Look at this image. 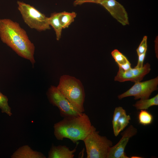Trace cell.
<instances>
[{
  "instance_id": "21",
  "label": "cell",
  "mask_w": 158,
  "mask_h": 158,
  "mask_svg": "<svg viewBox=\"0 0 158 158\" xmlns=\"http://www.w3.org/2000/svg\"><path fill=\"white\" fill-rule=\"evenodd\" d=\"M101 0H75L73 3L74 6L81 5L85 3H93L99 4Z\"/></svg>"
},
{
  "instance_id": "1",
  "label": "cell",
  "mask_w": 158,
  "mask_h": 158,
  "mask_svg": "<svg viewBox=\"0 0 158 158\" xmlns=\"http://www.w3.org/2000/svg\"><path fill=\"white\" fill-rule=\"evenodd\" d=\"M0 38L19 56L28 60L34 65V45L18 23L9 19H0Z\"/></svg>"
},
{
  "instance_id": "9",
  "label": "cell",
  "mask_w": 158,
  "mask_h": 158,
  "mask_svg": "<svg viewBox=\"0 0 158 158\" xmlns=\"http://www.w3.org/2000/svg\"><path fill=\"white\" fill-rule=\"evenodd\" d=\"M137 132V129L130 125L121 133L122 136L119 141L110 148L107 158H129L124 152L125 148L130 138Z\"/></svg>"
},
{
  "instance_id": "18",
  "label": "cell",
  "mask_w": 158,
  "mask_h": 158,
  "mask_svg": "<svg viewBox=\"0 0 158 158\" xmlns=\"http://www.w3.org/2000/svg\"><path fill=\"white\" fill-rule=\"evenodd\" d=\"M111 54L119 67H121L129 62L127 58L117 49L113 50Z\"/></svg>"
},
{
  "instance_id": "3",
  "label": "cell",
  "mask_w": 158,
  "mask_h": 158,
  "mask_svg": "<svg viewBox=\"0 0 158 158\" xmlns=\"http://www.w3.org/2000/svg\"><path fill=\"white\" fill-rule=\"evenodd\" d=\"M56 87L76 108L82 113L84 112L85 95L83 86L80 80L69 75H63L60 77Z\"/></svg>"
},
{
  "instance_id": "4",
  "label": "cell",
  "mask_w": 158,
  "mask_h": 158,
  "mask_svg": "<svg viewBox=\"0 0 158 158\" xmlns=\"http://www.w3.org/2000/svg\"><path fill=\"white\" fill-rule=\"evenodd\" d=\"M96 129L83 139L87 158H107L113 143L106 137L100 135Z\"/></svg>"
},
{
  "instance_id": "7",
  "label": "cell",
  "mask_w": 158,
  "mask_h": 158,
  "mask_svg": "<svg viewBox=\"0 0 158 158\" xmlns=\"http://www.w3.org/2000/svg\"><path fill=\"white\" fill-rule=\"evenodd\" d=\"M158 85V77L143 82H135L128 90L119 95L118 98L121 99L126 97L134 96L135 99H147L153 91L157 90Z\"/></svg>"
},
{
  "instance_id": "14",
  "label": "cell",
  "mask_w": 158,
  "mask_h": 158,
  "mask_svg": "<svg viewBox=\"0 0 158 158\" xmlns=\"http://www.w3.org/2000/svg\"><path fill=\"white\" fill-rule=\"evenodd\" d=\"M60 13H52L49 17V25L54 29L56 35V38L59 41L61 37L63 28L61 24L59 17Z\"/></svg>"
},
{
  "instance_id": "10",
  "label": "cell",
  "mask_w": 158,
  "mask_h": 158,
  "mask_svg": "<svg viewBox=\"0 0 158 158\" xmlns=\"http://www.w3.org/2000/svg\"><path fill=\"white\" fill-rule=\"evenodd\" d=\"M113 17L123 25L129 24L128 15L123 6L115 0H101L99 4Z\"/></svg>"
},
{
  "instance_id": "12",
  "label": "cell",
  "mask_w": 158,
  "mask_h": 158,
  "mask_svg": "<svg viewBox=\"0 0 158 158\" xmlns=\"http://www.w3.org/2000/svg\"><path fill=\"white\" fill-rule=\"evenodd\" d=\"M76 147L72 150L65 145H54L53 144L48 152V158H73Z\"/></svg>"
},
{
  "instance_id": "22",
  "label": "cell",
  "mask_w": 158,
  "mask_h": 158,
  "mask_svg": "<svg viewBox=\"0 0 158 158\" xmlns=\"http://www.w3.org/2000/svg\"><path fill=\"white\" fill-rule=\"evenodd\" d=\"M146 52L138 55V60L137 65L134 67L137 68H142L143 66V63L145 57Z\"/></svg>"
},
{
  "instance_id": "6",
  "label": "cell",
  "mask_w": 158,
  "mask_h": 158,
  "mask_svg": "<svg viewBox=\"0 0 158 158\" xmlns=\"http://www.w3.org/2000/svg\"><path fill=\"white\" fill-rule=\"evenodd\" d=\"M47 95L50 102L58 108L60 115L63 118L77 116L83 113L76 108L56 87L51 86Z\"/></svg>"
},
{
  "instance_id": "11",
  "label": "cell",
  "mask_w": 158,
  "mask_h": 158,
  "mask_svg": "<svg viewBox=\"0 0 158 158\" xmlns=\"http://www.w3.org/2000/svg\"><path fill=\"white\" fill-rule=\"evenodd\" d=\"M131 118L126 111L121 107H116L114 110L112 121L114 133L117 136L128 125Z\"/></svg>"
},
{
  "instance_id": "19",
  "label": "cell",
  "mask_w": 158,
  "mask_h": 158,
  "mask_svg": "<svg viewBox=\"0 0 158 158\" xmlns=\"http://www.w3.org/2000/svg\"><path fill=\"white\" fill-rule=\"evenodd\" d=\"M8 101L7 97L0 92V109L1 111L11 116L12 115L11 108L8 105Z\"/></svg>"
},
{
  "instance_id": "16",
  "label": "cell",
  "mask_w": 158,
  "mask_h": 158,
  "mask_svg": "<svg viewBox=\"0 0 158 158\" xmlns=\"http://www.w3.org/2000/svg\"><path fill=\"white\" fill-rule=\"evenodd\" d=\"M77 16L74 12H69L64 11L60 12L59 19L63 29L68 28Z\"/></svg>"
},
{
  "instance_id": "5",
  "label": "cell",
  "mask_w": 158,
  "mask_h": 158,
  "mask_svg": "<svg viewBox=\"0 0 158 158\" xmlns=\"http://www.w3.org/2000/svg\"><path fill=\"white\" fill-rule=\"evenodd\" d=\"M17 4L24 22L30 28L39 31L51 29L49 17L30 4L19 1H17Z\"/></svg>"
},
{
  "instance_id": "17",
  "label": "cell",
  "mask_w": 158,
  "mask_h": 158,
  "mask_svg": "<svg viewBox=\"0 0 158 158\" xmlns=\"http://www.w3.org/2000/svg\"><path fill=\"white\" fill-rule=\"evenodd\" d=\"M138 119L139 123L144 126L151 124L153 121L152 115L146 110H141L138 113Z\"/></svg>"
},
{
  "instance_id": "2",
  "label": "cell",
  "mask_w": 158,
  "mask_h": 158,
  "mask_svg": "<svg viewBox=\"0 0 158 158\" xmlns=\"http://www.w3.org/2000/svg\"><path fill=\"white\" fill-rule=\"evenodd\" d=\"M54 134L56 139H70L73 143L83 140L96 128L92 125L88 116L83 113L77 115L63 118L54 126Z\"/></svg>"
},
{
  "instance_id": "20",
  "label": "cell",
  "mask_w": 158,
  "mask_h": 158,
  "mask_svg": "<svg viewBox=\"0 0 158 158\" xmlns=\"http://www.w3.org/2000/svg\"><path fill=\"white\" fill-rule=\"evenodd\" d=\"M147 37L146 36H144L136 50L138 56L146 52L147 49Z\"/></svg>"
},
{
  "instance_id": "15",
  "label": "cell",
  "mask_w": 158,
  "mask_h": 158,
  "mask_svg": "<svg viewBox=\"0 0 158 158\" xmlns=\"http://www.w3.org/2000/svg\"><path fill=\"white\" fill-rule=\"evenodd\" d=\"M158 105V95L151 99H140L133 105L137 110H146L152 106Z\"/></svg>"
},
{
  "instance_id": "13",
  "label": "cell",
  "mask_w": 158,
  "mask_h": 158,
  "mask_svg": "<svg viewBox=\"0 0 158 158\" xmlns=\"http://www.w3.org/2000/svg\"><path fill=\"white\" fill-rule=\"evenodd\" d=\"M11 158H46L42 153L33 150L28 145H24L17 149L11 156Z\"/></svg>"
},
{
  "instance_id": "8",
  "label": "cell",
  "mask_w": 158,
  "mask_h": 158,
  "mask_svg": "<svg viewBox=\"0 0 158 158\" xmlns=\"http://www.w3.org/2000/svg\"><path fill=\"white\" fill-rule=\"evenodd\" d=\"M150 70V65L148 63L144 65L142 68H131L126 71L123 70L119 67L118 71L115 77L114 80L121 82L128 81L134 83L140 81Z\"/></svg>"
}]
</instances>
